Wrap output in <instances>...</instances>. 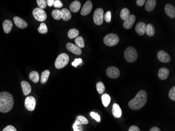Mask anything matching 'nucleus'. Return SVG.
<instances>
[{
  "instance_id": "1",
  "label": "nucleus",
  "mask_w": 175,
  "mask_h": 131,
  "mask_svg": "<svg viewBox=\"0 0 175 131\" xmlns=\"http://www.w3.org/2000/svg\"><path fill=\"white\" fill-rule=\"evenodd\" d=\"M13 105V97L10 93L5 91L0 93V112H10Z\"/></svg>"
},
{
  "instance_id": "2",
  "label": "nucleus",
  "mask_w": 175,
  "mask_h": 131,
  "mask_svg": "<svg viewBox=\"0 0 175 131\" xmlns=\"http://www.w3.org/2000/svg\"><path fill=\"white\" fill-rule=\"evenodd\" d=\"M147 100V94L145 90H142L137 93L136 96L128 102V106L132 110L140 109L145 106Z\"/></svg>"
},
{
  "instance_id": "3",
  "label": "nucleus",
  "mask_w": 175,
  "mask_h": 131,
  "mask_svg": "<svg viewBox=\"0 0 175 131\" xmlns=\"http://www.w3.org/2000/svg\"><path fill=\"white\" fill-rule=\"evenodd\" d=\"M124 57L127 61L132 63L136 61L138 57V54L134 48L128 47L125 49L124 52Z\"/></svg>"
},
{
  "instance_id": "4",
  "label": "nucleus",
  "mask_w": 175,
  "mask_h": 131,
  "mask_svg": "<svg viewBox=\"0 0 175 131\" xmlns=\"http://www.w3.org/2000/svg\"><path fill=\"white\" fill-rule=\"evenodd\" d=\"M69 61V57L66 53H62L57 57L55 61V65L57 69H62L65 67Z\"/></svg>"
},
{
  "instance_id": "5",
  "label": "nucleus",
  "mask_w": 175,
  "mask_h": 131,
  "mask_svg": "<svg viewBox=\"0 0 175 131\" xmlns=\"http://www.w3.org/2000/svg\"><path fill=\"white\" fill-rule=\"evenodd\" d=\"M104 43L108 46H114L118 44L120 38L118 35L114 33H110L105 36L104 38Z\"/></svg>"
},
{
  "instance_id": "6",
  "label": "nucleus",
  "mask_w": 175,
  "mask_h": 131,
  "mask_svg": "<svg viewBox=\"0 0 175 131\" xmlns=\"http://www.w3.org/2000/svg\"><path fill=\"white\" fill-rule=\"evenodd\" d=\"M33 15L35 20L39 22H44L47 19V14L45 11L37 7L34 9Z\"/></svg>"
},
{
  "instance_id": "7",
  "label": "nucleus",
  "mask_w": 175,
  "mask_h": 131,
  "mask_svg": "<svg viewBox=\"0 0 175 131\" xmlns=\"http://www.w3.org/2000/svg\"><path fill=\"white\" fill-rule=\"evenodd\" d=\"M104 20V11L102 9L98 8L95 10L94 14V21L97 25H101Z\"/></svg>"
},
{
  "instance_id": "8",
  "label": "nucleus",
  "mask_w": 175,
  "mask_h": 131,
  "mask_svg": "<svg viewBox=\"0 0 175 131\" xmlns=\"http://www.w3.org/2000/svg\"><path fill=\"white\" fill-rule=\"evenodd\" d=\"M36 99L32 96H30L25 99V106L27 110L30 111H33L34 110L36 106Z\"/></svg>"
},
{
  "instance_id": "9",
  "label": "nucleus",
  "mask_w": 175,
  "mask_h": 131,
  "mask_svg": "<svg viewBox=\"0 0 175 131\" xmlns=\"http://www.w3.org/2000/svg\"><path fill=\"white\" fill-rule=\"evenodd\" d=\"M107 75L108 77L112 79H116L120 75V71L117 68L114 66H110L107 69Z\"/></svg>"
},
{
  "instance_id": "10",
  "label": "nucleus",
  "mask_w": 175,
  "mask_h": 131,
  "mask_svg": "<svg viewBox=\"0 0 175 131\" xmlns=\"http://www.w3.org/2000/svg\"><path fill=\"white\" fill-rule=\"evenodd\" d=\"M157 58L159 61L163 63H168L171 61L170 56L165 51H159L157 53Z\"/></svg>"
},
{
  "instance_id": "11",
  "label": "nucleus",
  "mask_w": 175,
  "mask_h": 131,
  "mask_svg": "<svg viewBox=\"0 0 175 131\" xmlns=\"http://www.w3.org/2000/svg\"><path fill=\"white\" fill-rule=\"evenodd\" d=\"M92 3L91 1H87L82 8L81 14L83 16H85L90 13L92 9Z\"/></svg>"
},
{
  "instance_id": "12",
  "label": "nucleus",
  "mask_w": 175,
  "mask_h": 131,
  "mask_svg": "<svg viewBox=\"0 0 175 131\" xmlns=\"http://www.w3.org/2000/svg\"><path fill=\"white\" fill-rule=\"evenodd\" d=\"M66 47L69 52L75 54L76 55H80L81 54L82 51L81 49L76 45L68 43L66 45Z\"/></svg>"
},
{
  "instance_id": "13",
  "label": "nucleus",
  "mask_w": 175,
  "mask_h": 131,
  "mask_svg": "<svg viewBox=\"0 0 175 131\" xmlns=\"http://www.w3.org/2000/svg\"><path fill=\"white\" fill-rule=\"evenodd\" d=\"M136 20V17L134 15H131L128 19L124 20L123 27L127 29H131Z\"/></svg>"
},
{
  "instance_id": "14",
  "label": "nucleus",
  "mask_w": 175,
  "mask_h": 131,
  "mask_svg": "<svg viewBox=\"0 0 175 131\" xmlns=\"http://www.w3.org/2000/svg\"><path fill=\"white\" fill-rule=\"evenodd\" d=\"M165 11L166 13L169 17L173 19L175 17V8L170 4H167L165 5Z\"/></svg>"
},
{
  "instance_id": "15",
  "label": "nucleus",
  "mask_w": 175,
  "mask_h": 131,
  "mask_svg": "<svg viewBox=\"0 0 175 131\" xmlns=\"http://www.w3.org/2000/svg\"><path fill=\"white\" fill-rule=\"evenodd\" d=\"M13 20L16 26L20 29H25L28 25L26 22L18 16L14 17Z\"/></svg>"
},
{
  "instance_id": "16",
  "label": "nucleus",
  "mask_w": 175,
  "mask_h": 131,
  "mask_svg": "<svg viewBox=\"0 0 175 131\" xmlns=\"http://www.w3.org/2000/svg\"><path fill=\"white\" fill-rule=\"evenodd\" d=\"M146 24L143 22H139L135 26V30L137 33L139 35H144L145 33V29H146Z\"/></svg>"
},
{
  "instance_id": "17",
  "label": "nucleus",
  "mask_w": 175,
  "mask_h": 131,
  "mask_svg": "<svg viewBox=\"0 0 175 131\" xmlns=\"http://www.w3.org/2000/svg\"><path fill=\"white\" fill-rule=\"evenodd\" d=\"M21 85L24 96H27L31 93V86L28 82L26 81H22L21 83Z\"/></svg>"
},
{
  "instance_id": "18",
  "label": "nucleus",
  "mask_w": 175,
  "mask_h": 131,
  "mask_svg": "<svg viewBox=\"0 0 175 131\" xmlns=\"http://www.w3.org/2000/svg\"><path fill=\"white\" fill-rule=\"evenodd\" d=\"M169 71L166 68H162L159 69L158 73V76L160 80H166L168 77Z\"/></svg>"
},
{
  "instance_id": "19",
  "label": "nucleus",
  "mask_w": 175,
  "mask_h": 131,
  "mask_svg": "<svg viewBox=\"0 0 175 131\" xmlns=\"http://www.w3.org/2000/svg\"><path fill=\"white\" fill-rule=\"evenodd\" d=\"M13 27V23L10 20H5L3 23V30L6 34L10 33Z\"/></svg>"
},
{
  "instance_id": "20",
  "label": "nucleus",
  "mask_w": 175,
  "mask_h": 131,
  "mask_svg": "<svg viewBox=\"0 0 175 131\" xmlns=\"http://www.w3.org/2000/svg\"><path fill=\"white\" fill-rule=\"evenodd\" d=\"M122 110L120 106L117 103H114L112 106V114L116 118H120L122 115Z\"/></svg>"
},
{
  "instance_id": "21",
  "label": "nucleus",
  "mask_w": 175,
  "mask_h": 131,
  "mask_svg": "<svg viewBox=\"0 0 175 131\" xmlns=\"http://www.w3.org/2000/svg\"><path fill=\"white\" fill-rule=\"evenodd\" d=\"M156 5V1L155 0H148L146 2L145 9L147 12H151L153 11Z\"/></svg>"
},
{
  "instance_id": "22",
  "label": "nucleus",
  "mask_w": 175,
  "mask_h": 131,
  "mask_svg": "<svg viewBox=\"0 0 175 131\" xmlns=\"http://www.w3.org/2000/svg\"><path fill=\"white\" fill-rule=\"evenodd\" d=\"M81 8V3L79 1H74L72 2L70 5V10L71 12H78L79 10H80Z\"/></svg>"
},
{
  "instance_id": "23",
  "label": "nucleus",
  "mask_w": 175,
  "mask_h": 131,
  "mask_svg": "<svg viewBox=\"0 0 175 131\" xmlns=\"http://www.w3.org/2000/svg\"><path fill=\"white\" fill-rule=\"evenodd\" d=\"M145 33H146L147 35L152 37L155 34V27L151 24H148L146 25V29H145Z\"/></svg>"
},
{
  "instance_id": "24",
  "label": "nucleus",
  "mask_w": 175,
  "mask_h": 131,
  "mask_svg": "<svg viewBox=\"0 0 175 131\" xmlns=\"http://www.w3.org/2000/svg\"><path fill=\"white\" fill-rule=\"evenodd\" d=\"M61 11H62V19H63V20L65 21L70 20L71 18V14L70 13V11L64 8L62 9Z\"/></svg>"
},
{
  "instance_id": "25",
  "label": "nucleus",
  "mask_w": 175,
  "mask_h": 131,
  "mask_svg": "<svg viewBox=\"0 0 175 131\" xmlns=\"http://www.w3.org/2000/svg\"><path fill=\"white\" fill-rule=\"evenodd\" d=\"M29 78L34 83H37L39 80V75L38 72L36 71H33L30 72Z\"/></svg>"
},
{
  "instance_id": "26",
  "label": "nucleus",
  "mask_w": 175,
  "mask_h": 131,
  "mask_svg": "<svg viewBox=\"0 0 175 131\" xmlns=\"http://www.w3.org/2000/svg\"><path fill=\"white\" fill-rule=\"evenodd\" d=\"M49 75H50V71L48 70H46L42 72L41 75V79H40V82L42 84H45V83H47Z\"/></svg>"
},
{
  "instance_id": "27",
  "label": "nucleus",
  "mask_w": 175,
  "mask_h": 131,
  "mask_svg": "<svg viewBox=\"0 0 175 131\" xmlns=\"http://www.w3.org/2000/svg\"><path fill=\"white\" fill-rule=\"evenodd\" d=\"M75 43L76 45L78 46L80 48H84L85 46L84 38L82 37V36H78V37L76 38Z\"/></svg>"
},
{
  "instance_id": "28",
  "label": "nucleus",
  "mask_w": 175,
  "mask_h": 131,
  "mask_svg": "<svg viewBox=\"0 0 175 131\" xmlns=\"http://www.w3.org/2000/svg\"><path fill=\"white\" fill-rule=\"evenodd\" d=\"M130 12L128 9L127 8H124L122 9L121 12L120 17L122 19V20H125L127 19H128V17L130 16Z\"/></svg>"
},
{
  "instance_id": "29",
  "label": "nucleus",
  "mask_w": 175,
  "mask_h": 131,
  "mask_svg": "<svg viewBox=\"0 0 175 131\" xmlns=\"http://www.w3.org/2000/svg\"><path fill=\"white\" fill-rule=\"evenodd\" d=\"M75 123L78 125L88 124L89 121L85 117L82 115H79L77 116L76 118Z\"/></svg>"
},
{
  "instance_id": "30",
  "label": "nucleus",
  "mask_w": 175,
  "mask_h": 131,
  "mask_svg": "<svg viewBox=\"0 0 175 131\" xmlns=\"http://www.w3.org/2000/svg\"><path fill=\"white\" fill-rule=\"evenodd\" d=\"M79 34V31L77 29H72L69 30L68 36L70 39H73L78 37Z\"/></svg>"
},
{
  "instance_id": "31",
  "label": "nucleus",
  "mask_w": 175,
  "mask_h": 131,
  "mask_svg": "<svg viewBox=\"0 0 175 131\" xmlns=\"http://www.w3.org/2000/svg\"><path fill=\"white\" fill-rule=\"evenodd\" d=\"M52 14L53 19L56 20H59L62 19V11L58 9H56L53 11Z\"/></svg>"
},
{
  "instance_id": "32",
  "label": "nucleus",
  "mask_w": 175,
  "mask_h": 131,
  "mask_svg": "<svg viewBox=\"0 0 175 131\" xmlns=\"http://www.w3.org/2000/svg\"><path fill=\"white\" fill-rule=\"evenodd\" d=\"M102 103L105 107H107L108 106L111 101V97L108 94H104L102 96Z\"/></svg>"
},
{
  "instance_id": "33",
  "label": "nucleus",
  "mask_w": 175,
  "mask_h": 131,
  "mask_svg": "<svg viewBox=\"0 0 175 131\" xmlns=\"http://www.w3.org/2000/svg\"><path fill=\"white\" fill-rule=\"evenodd\" d=\"M96 88L99 94H102L105 90V86L102 82H98L96 84Z\"/></svg>"
},
{
  "instance_id": "34",
  "label": "nucleus",
  "mask_w": 175,
  "mask_h": 131,
  "mask_svg": "<svg viewBox=\"0 0 175 131\" xmlns=\"http://www.w3.org/2000/svg\"><path fill=\"white\" fill-rule=\"evenodd\" d=\"M39 32L41 34H46L48 32V29L47 26L44 23H42L40 24V26L38 29Z\"/></svg>"
},
{
  "instance_id": "35",
  "label": "nucleus",
  "mask_w": 175,
  "mask_h": 131,
  "mask_svg": "<svg viewBox=\"0 0 175 131\" xmlns=\"http://www.w3.org/2000/svg\"><path fill=\"white\" fill-rule=\"evenodd\" d=\"M36 2L39 9L43 10L47 7V2L45 0H37Z\"/></svg>"
},
{
  "instance_id": "36",
  "label": "nucleus",
  "mask_w": 175,
  "mask_h": 131,
  "mask_svg": "<svg viewBox=\"0 0 175 131\" xmlns=\"http://www.w3.org/2000/svg\"><path fill=\"white\" fill-rule=\"evenodd\" d=\"M169 97L170 100L175 101V87H173L169 92Z\"/></svg>"
},
{
  "instance_id": "37",
  "label": "nucleus",
  "mask_w": 175,
  "mask_h": 131,
  "mask_svg": "<svg viewBox=\"0 0 175 131\" xmlns=\"http://www.w3.org/2000/svg\"><path fill=\"white\" fill-rule=\"evenodd\" d=\"M90 114V116L95 120V121H97L98 122H100V121H101V118H100V116L99 115L98 113H95L94 112H91Z\"/></svg>"
},
{
  "instance_id": "38",
  "label": "nucleus",
  "mask_w": 175,
  "mask_h": 131,
  "mask_svg": "<svg viewBox=\"0 0 175 131\" xmlns=\"http://www.w3.org/2000/svg\"><path fill=\"white\" fill-rule=\"evenodd\" d=\"M104 19L107 23H109L111 20V12L107 11V13L104 15Z\"/></svg>"
},
{
  "instance_id": "39",
  "label": "nucleus",
  "mask_w": 175,
  "mask_h": 131,
  "mask_svg": "<svg viewBox=\"0 0 175 131\" xmlns=\"http://www.w3.org/2000/svg\"><path fill=\"white\" fill-rule=\"evenodd\" d=\"M72 128L74 131H83V127L82 125L77 124L75 122L72 125Z\"/></svg>"
},
{
  "instance_id": "40",
  "label": "nucleus",
  "mask_w": 175,
  "mask_h": 131,
  "mask_svg": "<svg viewBox=\"0 0 175 131\" xmlns=\"http://www.w3.org/2000/svg\"><path fill=\"white\" fill-rule=\"evenodd\" d=\"M82 62V60L81 58H76V59H75V61L73 62H72V65L75 67H77V66L80 65V64H81Z\"/></svg>"
},
{
  "instance_id": "41",
  "label": "nucleus",
  "mask_w": 175,
  "mask_h": 131,
  "mask_svg": "<svg viewBox=\"0 0 175 131\" xmlns=\"http://www.w3.org/2000/svg\"><path fill=\"white\" fill-rule=\"evenodd\" d=\"M53 6L56 8H61L63 6V4L62 3V1L60 0H56L54 2V4Z\"/></svg>"
},
{
  "instance_id": "42",
  "label": "nucleus",
  "mask_w": 175,
  "mask_h": 131,
  "mask_svg": "<svg viewBox=\"0 0 175 131\" xmlns=\"http://www.w3.org/2000/svg\"><path fill=\"white\" fill-rule=\"evenodd\" d=\"M3 131H17L16 129L12 125H7L4 129Z\"/></svg>"
},
{
  "instance_id": "43",
  "label": "nucleus",
  "mask_w": 175,
  "mask_h": 131,
  "mask_svg": "<svg viewBox=\"0 0 175 131\" xmlns=\"http://www.w3.org/2000/svg\"><path fill=\"white\" fill-rule=\"evenodd\" d=\"M128 131H140V129L137 126L133 125V126H131L128 129Z\"/></svg>"
},
{
  "instance_id": "44",
  "label": "nucleus",
  "mask_w": 175,
  "mask_h": 131,
  "mask_svg": "<svg viewBox=\"0 0 175 131\" xmlns=\"http://www.w3.org/2000/svg\"><path fill=\"white\" fill-rule=\"evenodd\" d=\"M146 2V1H145V0H137V5H139L140 7H142L145 3Z\"/></svg>"
},
{
  "instance_id": "45",
  "label": "nucleus",
  "mask_w": 175,
  "mask_h": 131,
  "mask_svg": "<svg viewBox=\"0 0 175 131\" xmlns=\"http://www.w3.org/2000/svg\"><path fill=\"white\" fill-rule=\"evenodd\" d=\"M46 2H47V5H48L49 7H51L54 4L55 1L54 0H47L46 1Z\"/></svg>"
},
{
  "instance_id": "46",
  "label": "nucleus",
  "mask_w": 175,
  "mask_h": 131,
  "mask_svg": "<svg viewBox=\"0 0 175 131\" xmlns=\"http://www.w3.org/2000/svg\"><path fill=\"white\" fill-rule=\"evenodd\" d=\"M150 131H160V129L157 127H153L150 129Z\"/></svg>"
}]
</instances>
